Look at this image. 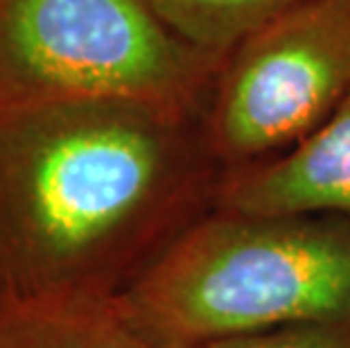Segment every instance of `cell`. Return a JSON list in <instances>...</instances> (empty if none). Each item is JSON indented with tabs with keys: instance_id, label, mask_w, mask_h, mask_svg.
<instances>
[{
	"instance_id": "cell-1",
	"label": "cell",
	"mask_w": 350,
	"mask_h": 348,
	"mask_svg": "<svg viewBox=\"0 0 350 348\" xmlns=\"http://www.w3.org/2000/svg\"><path fill=\"white\" fill-rule=\"evenodd\" d=\"M221 176L201 111L0 107V294L116 301L215 211Z\"/></svg>"
},
{
	"instance_id": "cell-2",
	"label": "cell",
	"mask_w": 350,
	"mask_h": 348,
	"mask_svg": "<svg viewBox=\"0 0 350 348\" xmlns=\"http://www.w3.org/2000/svg\"><path fill=\"white\" fill-rule=\"evenodd\" d=\"M113 303L154 348L350 330V219L215 209Z\"/></svg>"
},
{
	"instance_id": "cell-3",
	"label": "cell",
	"mask_w": 350,
	"mask_h": 348,
	"mask_svg": "<svg viewBox=\"0 0 350 348\" xmlns=\"http://www.w3.org/2000/svg\"><path fill=\"white\" fill-rule=\"evenodd\" d=\"M221 59L147 0H0V107L131 98L204 111Z\"/></svg>"
},
{
	"instance_id": "cell-4",
	"label": "cell",
	"mask_w": 350,
	"mask_h": 348,
	"mask_svg": "<svg viewBox=\"0 0 350 348\" xmlns=\"http://www.w3.org/2000/svg\"><path fill=\"white\" fill-rule=\"evenodd\" d=\"M350 98V0H310L221 59L201 111L224 172L303 143Z\"/></svg>"
},
{
	"instance_id": "cell-5",
	"label": "cell",
	"mask_w": 350,
	"mask_h": 348,
	"mask_svg": "<svg viewBox=\"0 0 350 348\" xmlns=\"http://www.w3.org/2000/svg\"><path fill=\"white\" fill-rule=\"evenodd\" d=\"M215 209L350 219V98L289 152L224 172Z\"/></svg>"
},
{
	"instance_id": "cell-6",
	"label": "cell",
	"mask_w": 350,
	"mask_h": 348,
	"mask_svg": "<svg viewBox=\"0 0 350 348\" xmlns=\"http://www.w3.org/2000/svg\"><path fill=\"white\" fill-rule=\"evenodd\" d=\"M0 348H154L113 301L0 294Z\"/></svg>"
},
{
	"instance_id": "cell-7",
	"label": "cell",
	"mask_w": 350,
	"mask_h": 348,
	"mask_svg": "<svg viewBox=\"0 0 350 348\" xmlns=\"http://www.w3.org/2000/svg\"><path fill=\"white\" fill-rule=\"evenodd\" d=\"M176 36L224 57L237 43L310 0H147Z\"/></svg>"
},
{
	"instance_id": "cell-8",
	"label": "cell",
	"mask_w": 350,
	"mask_h": 348,
	"mask_svg": "<svg viewBox=\"0 0 350 348\" xmlns=\"http://www.w3.org/2000/svg\"><path fill=\"white\" fill-rule=\"evenodd\" d=\"M201 348H350V330L344 328H282L258 335L230 337Z\"/></svg>"
}]
</instances>
